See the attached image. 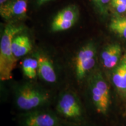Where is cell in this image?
I'll return each mask as SVG.
<instances>
[{"instance_id": "44dd1931", "label": "cell", "mask_w": 126, "mask_h": 126, "mask_svg": "<svg viewBox=\"0 0 126 126\" xmlns=\"http://www.w3.org/2000/svg\"><path fill=\"white\" fill-rule=\"evenodd\" d=\"M9 1V0H0V5H2L4 4L5 3Z\"/></svg>"}, {"instance_id": "9c48e42d", "label": "cell", "mask_w": 126, "mask_h": 126, "mask_svg": "<svg viewBox=\"0 0 126 126\" xmlns=\"http://www.w3.org/2000/svg\"><path fill=\"white\" fill-rule=\"evenodd\" d=\"M112 82L119 93L126 96V54L114 67L112 74Z\"/></svg>"}, {"instance_id": "9a60e30c", "label": "cell", "mask_w": 126, "mask_h": 126, "mask_svg": "<svg viewBox=\"0 0 126 126\" xmlns=\"http://www.w3.org/2000/svg\"><path fill=\"white\" fill-rule=\"evenodd\" d=\"M76 22L64 21V20H53L51 23V29L53 32L66 31L74 26Z\"/></svg>"}, {"instance_id": "8992f818", "label": "cell", "mask_w": 126, "mask_h": 126, "mask_svg": "<svg viewBox=\"0 0 126 126\" xmlns=\"http://www.w3.org/2000/svg\"><path fill=\"white\" fill-rule=\"evenodd\" d=\"M57 110L60 114L66 119L74 121L81 120L82 110L78 99L72 93L66 92L60 97Z\"/></svg>"}, {"instance_id": "7402d4cb", "label": "cell", "mask_w": 126, "mask_h": 126, "mask_svg": "<svg viewBox=\"0 0 126 126\" xmlns=\"http://www.w3.org/2000/svg\"><path fill=\"white\" fill-rule=\"evenodd\" d=\"M83 126H92L91 125H86V124H85V125H83Z\"/></svg>"}, {"instance_id": "6da1fadb", "label": "cell", "mask_w": 126, "mask_h": 126, "mask_svg": "<svg viewBox=\"0 0 126 126\" xmlns=\"http://www.w3.org/2000/svg\"><path fill=\"white\" fill-rule=\"evenodd\" d=\"M23 29L21 26L9 24L3 31L0 42V79L2 81L12 78V71L17 63V58L12 50V40Z\"/></svg>"}, {"instance_id": "7a4b0ae2", "label": "cell", "mask_w": 126, "mask_h": 126, "mask_svg": "<svg viewBox=\"0 0 126 126\" xmlns=\"http://www.w3.org/2000/svg\"><path fill=\"white\" fill-rule=\"evenodd\" d=\"M50 94L46 91L32 84L22 85L16 92V102L20 109L28 111L45 105Z\"/></svg>"}, {"instance_id": "e0dca14e", "label": "cell", "mask_w": 126, "mask_h": 126, "mask_svg": "<svg viewBox=\"0 0 126 126\" xmlns=\"http://www.w3.org/2000/svg\"><path fill=\"white\" fill-rule=\"evenodd\" d=\"M111 6L113 8L119 13H123L126 11V5L118 3H111Z\"/></svg>"}, {"instance_id": "52a82bcc", "label": "cell", "mask_w": 126, "mask_h": 126, "mask_svg": "<svg viewBox=\"0 0 126 126\" xmlns=\"http://www.w3.org/2000/svg\"><path fill=\"white\" fill-rule=\"evenodd\" d=\"M28 11V0H9L0 5L1 17L12 20L25 17Z\"/></svg>"}, {"instance_id": "2e32d148", "label": "cell", "mask_w": 126, "mask_h": 126, "mask_svg": "<svg viewBox=\"0 0 126 126\" xmlns=\"http://www.w3.org/2000/svg\"><path fill=\"white\" fill-rule=\"evenodd\" d=\"M92 1L100 12L105 13L106 12L108 4L111 0H92Z\"/></svg>"}, {"instance_id": "3957f363", "label": "cell", "mask_w": 126, "mask_h": 126, "mask_svg": "<svg viewBox=\"0 0 126 126\" xmlns=\"http://www.w3.org/2000/svg\"><path fill=\"white\" fill-rule=\"evenodd\" d=\"M89 88L96 110L99 114L105 115L110 103L109 89L101 72H96L91 77Z\"/></svg>"}, {"instance_id": "ba28073f", "label": "cell", "mask_w": 126, "mask_h": 126, "mask_svg": "<svg viewBox=\"0 0 126 126\" xmlns=\"http://www.w3.org/2000/svg\"><path fill=\"white\" fill-rule=\"evenodd\" d=\"M35 57L38 61L37 75L47 82L54 83L57 80V75L50 59L43 54H37Z\"/></svg>"}, {"instance_id": "30bf717a", "label": "cell", "mask_w": 126, "mask_h": 126, "mask_svg": "<svg viewBox=\"0 0 126 126\" xmlns=\"http://www.w3.org/2000/svg\"><path fill=\"white\" fill-rule=\"evenodd\" d=\"M122 48L117 44H111L105 47L101 54L102 62L107 68H113L120 60Z\"/></svg>"}, {"instance_id": "4fadbf2b", "label": "cell", "mask_w": 126, "mask_h": 126, "mask_svg": "<svg viewBox=\"0 0 126 126\" xmlns=\"http://www.w3.org/2000/svg\"><path fill=\"white\" fill-rule=\"evenodd\" d=\"M79 15L78 9L75 6L71 5L59 12L53 20L77 22Z\"/></svg>"}, {"instance_id": "8fae6325", "label": "cell", "mask_w": 126, "mask_h": 126, "mask_svg": "<svg viewBox=\"0 0 126 126\" xmlns=\"http://www.w3.org/2000/svg\"><path fill=\"white\" fill-rule=\"evenodd\" d=\"M32 49L31 40L28 36L19 34L15 36L12 43V50L14 56L19 58L27 54Z\"/></svg>"}, {"instance_id": "277c9868", "label": "cell", "mask_w": 126, "mask_h": 126, "mask_svg": "<svg viewBox=\"0 0 126 126\" xmlns=\"http://www.w3.org/2000/svg\"><path fill=\"white\" fill-rule=\"evenodd\" d=\"M20 126H61L56 114L50 111L32 110L22 114L19 119Z\"/></svg>"}, {"instance_id": "5bb4252c", "label": "cell", "mask_w": 126, "mask_h": 126, "mask_svg": "<svg viewBox=\"0 0 126 126\" xmlns=\"http://www.w3.org/2000/svg\"><path fill=\"white\" fill-rule=\"evenodd\" d=\"M110 29L116 34L126 39V17H115L110 21Z\"/></svg>"}, {"instance_id": "7c38bea8", "label": "cell", "mask_w": 126, "mask_h": 126, "mask_svg": "<svg viewBox=\"0 0 126 126\" xmlns=\"http://www.w3.org/2000/svg\"><path fill=\"white\" fill-rule=\"evenodd\" d=\"M23 74L29 79H34L37 75L38 61L36 58H26L23 60L22 65Z\"/></svg>"}, {"instance_id": "5b68a950", "label": "cell", "mask_w": 126, "mask_h": 126, "mask_svg": "<svg viewBox=\"0 0 126 126\" xmlns=\"http://www.w3.org/2000/svg\"><path fill=\"white\" fill-rule=\"evenodd\" d=\"M96 48L90 42L82 47L77 53L75 60V68L77 78L82 79L92 70L95 65Z\"/></svg>"}, {"instance_id": "ac0fdd59", "label": "cell", "mask_w": 126, "mask_h": 126, "mask_svg": "<svg viewBox=\"0 0 126 126\" xmlns=\"http://www.w3.org/2000/svg\"><path fill=\"white\" fill-rule=\"evenodd\" d=\"M111 3H118L126 5V0H111Z\"/></svg>"}, {"instance_id": "ffe728a7", "label": "cell", "mask_w": 126, "mask_h": 126, "mask_svg": "<svg viewBox=\"0 0 126 126\" xmlns=\"http://www.w3.org/2000/svg\"><path fill=\"white\" fill-rule=\"evenodd\" d=\"M61 126H83V125H80L79 124H64L63 123Z\"/></svg>"}, {"instance_id": "d6986e66", "label": "cell", "mask_w": 126, "mask_h": 126, "mask_svg": "<svg viewBox=\"0 0 126 126\" xmlns=\"http://www.w3.org/2000/svg\"><path fill=\"white\" fill-rule=\"evenodd\" d=\"M50 1H51V0H37V4L39 6H41Z\"/></svg>"}]
</instances>
